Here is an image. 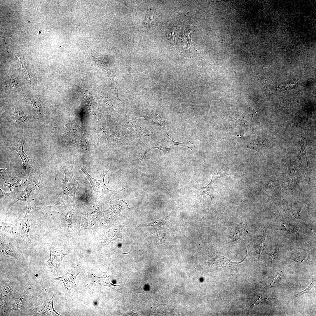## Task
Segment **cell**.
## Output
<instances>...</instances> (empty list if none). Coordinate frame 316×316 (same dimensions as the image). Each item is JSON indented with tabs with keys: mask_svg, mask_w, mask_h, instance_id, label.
Segmentation results:
<instances>
[{
	"mask_svg": "<svg viewBox=\"0 0 316 316\" xmlns=\"http://www.w3.org/2000/svg\"><path fill=\"white\" fill-rule=\"evenodd\" d=\"M212 178L209 183L205 187H201L200 197L201 200L203 195L206 194L210 197L212 200L214 202L215 195L213 188V184L217 180L222 177L230 174L228 172H224L221 171H211Z\"/></svg>",
	"mask_w": 316,
	"mask_h": 316,
	"instance_id": "obj_10",
	"label": "cell"
},
{
	"mask_svg": "<svg viewBox=\"0 0 316 316\" xmlns=\"http://www.w3.org/2000/svg\"><path fill=\"white\" fill-rule=\"evenodd\" d=\"M246 257V256L242 261L238 262H233L230 259L224 256L217 255L214 257L213 261L215 264L220 267L225 269L232 268L242 262Z\"/></svg>",
	"mask_w": 316,
	"mask_h": 316,
	"instance_id": "obj_13",
	"label": "cell"
},
{
	"mask_svg": "<svg viewBox=\"0 0 316 316\" xmlns=\"http://www.w3.org/2000/svg\"><path fill=\"white\" fill-rule=\"evenodd\" d=\"M265 233L266 231H265L263 235L260 237L257 241L256 253L259 257H260V254L261 251L263 249L265 246Z\"/></svg>",
	"mask_w": 316,
	"mask_h": 316,
	"instance_id": "obj_19",
	"label": "cell"
},
{
	"mask_svg": "<svg viewBox=\"0 0 316 316\" xmlns=\"http://www.w3.org/2000/svg\"><path fill=\"white\" fill-rule=\"evenodd\" d=\"M0 195L1 204H8V210L16 203V196L12 193L5 192L0 189Z\"/></svg>",
	"mask_w": 316,
	"mask_h": 316,
	"instance_id": "obj_14",
	"label": "cell"
},
{
	"mask_svg": "<svg viewBox=\"0 0 316 316\" xmlns=\"http://www.w3.org/2000/svg\"><path fill=\"white\" fill-rule=\"evenodd\" d=\"M161 140L160 142L152 147L151 150L157 148L162 151L165 154L167 152L172 149L173 147L176 145L187 147L192 150L191 147H191L194 143V142H192L189 140L186 142H183L174 141L170 138L166 131L165 132V137Z\"/></svg>",
	"mask_w": 316,
	"mask_h": 316,
	"instance_id": "obj_8",
	"label": "cell"
},
{
	"mask_svg": "<svg viewBox=\"0 0 316 316\" xmlns=\"http://www.w3.org/2000/svg\"><path fill=\"white\" fill-rule=\"evenodd\" d=\"M109 269L107 272H102V275L100 277L97 276L94 274L92 275L93 285L95 286L103 285L108 286L114 290L118 289V287L121 285H115L112 283L108 273Z\"/></svg>",
	"mask_w": 316,
	"mask_h": 316,
	"instance_id": "obj_12",
	"label": "cell"
},
{
	"mask_svg": "<svg viewBox=\"0 0 316 316\" xmlns=\"http://www.w3.org/2000/svg\"><path fill=\"white\" fill-rule=\"evenodd\" d=\"M79 168L90 182L93 190L94 195L95 197L98 199L110 200V197L112 195L119 193V192L116 190H109L104 183L105 176L110 169L105 173L101 179L97 180L92 178L82 167L80 166Z\"/></svg>",
	"mask_w": 316,
	"mask_h": 316,
	"instance_id": "obj_2",
	"label": "cell"
},
{
	"mask_svg": "<svg viewBox=\"0 0 316 316\" xmlns=\"http://www.w3.org/2000/svg\"><path fill=\"white\" fill-rule=\"evenodd\" d=\"M33 190L36 191V188L31 183L28 182L25 189L16 196V202L18 201H26L28 198L32 191Z\"/></svg>",
	"mask_w": 316,
	"mask_h": 316,
	"instance_id": "obj_15",
	"label": "cell"
},
{
	"mask_svg": "<svg viewBox=\"0 0 316 316\" xmlns=\"http://www.w3.org/2000/svg\"><path fill=\"white\" fill-rule=\"evenodd\" d=\"M159 239L160 241L163 240L166 236L167 232L166 231H163L159 232Z\"/></svg>",
	"mask_w": 316,
	"mask_h": 316,
	"instance_id": "obj_21",
	"label": "cell"
},
{
	"mask_svg": "<svg viewBox=\"0 0 316 316\" xmlns=\"http://www.w3.org/2000/svg\"><path fill=\"white\" fill-rule=\"evenodd\" d=\"M28 103L34 108L39 115H42L43 114V107L42 103L39 101H37L32 99L29 98L27 100Z\"/></svg>",
	"mask_w": 316,
	"mask_h": 316,
	"instance_id": "obj_17",
	"label": "cell"
},
{
	"mask_svg": "<svg viewBox=\"0 0 316 316\" xmlns=\"http://www.w3.org/2000/svg\"><path fill=\"white\" fill-rule=\"evenodd\" d=\"M55 297L54 292L51 298L46 299L40 306L36 308L27 309L28 315L33 316H61L54 309L53 303Z\"/></svg>",
	"mask_w": 316,
	"mask_h": 316,
	"instance_id": "obj_5",
	"label": "cell"
},
{
	"mask_svg": "<svg viewBox=\"0 0 316 316\" xmlns=\"http://www.w3.org/2000/svg\"><path fill=\"white\" fill-rule=\"evenodd\" d=\"M80 272L79 270L71 268L68 272L63 276L54 279L59 281L63 283L66 290V294L76 290L77 286L76 284L75 279L77 275Z\"/></svg>",
	"mask_w": 316,
	"mask_h": 316,
	"instance_id": "obj_9",
	"label": "cell"
},
{
	"mask_svg": "<svg viewBox=\"0 0 316 316\" xmlns=\"http://www.w3.org/2000/svg\"><path fill=\"white\" fill-rule=\"evenodd\" d=\"M26 211L24 216L20 222V234L23 241L26 243H29L31 242L29 236L31 225L28 220L29 213L32 210L36 209L35 202L32 201L28 200L26 202Z\"/></svg>",
	"mask_w": 316,
	"mask_h": 316,
	"instance_id": "obj_7",
	"label": "cell"
},
{
	"mask_svg": "<svg viewBox=\"0 0 316 316\" xmlns=\"http://www.w3.org/2000/svg\"><path fill=\"white\" fill-rule=\"evenodd\" d=\"M282 228L284 230L288 233H293L297 232L299 230L298 227L289 224L285 222L283 223Z\"/></svg>",
	"mask_w": 316,
	"mask_h": 316,
	"instance_id": "obj_20",
	"label": "cell"
},
{
	"mask_svg": "<svg viewBox=\"0 0 316 316\" xmlns=\"http://www.w3.org/2000/svg\"><path fill=\"white\" fill-rule=\"evenodd\" d=\"M281 277V275L280 274L279 275L276 276H275L273 278V281L274 282V283L278 281L279 280V279H280Z\"/></svg>",
	"mask_w": 316,
	"mask_h": 316,
	"instance_id": "obj_22",
	"label": "cell"
},
{
	"mask_svg": "<svg viewBox=\"0 0 316 316\" xmlns=\"http://www.w3.org/2000/svg\"><path fill=\"white\" fill-rule=\"evenodd\" d=\"M0 252L6 256L16 257V254L11 248L9 244L3 240L1 238L0 239Z\"/></svg>",
	"mask_w": 316,
	"mask_h": 316,
	"instance_id": "obj_16",
	"label": "cell"
},
{
	"mask_svg": "<svg viewBox=\"0 0 316 316\" xmlns=\"http://www.w3.org/2000/svg\"><path fill=\"white\" fill-rule=\"evenodd\" d=\"M0 178L4 181L3 186L8 187L10 191L16 196L27 186L28 180L24 177L13 176L10 168L7 166L0 169Z\"/></svg>",
	"mask_w": 316,
	"mask_h": 316,
	"instance_id": "obj_1",
	"label": "cell"
},
{
	"mask_svg": "<svg viewBox=\"0 0 316 316\" xmlns=\"http://www.w3.org/2000/svg\"><path fill=\"white\" fill-rule=\"evenodd\" d=\"M26 140L25 136H23L20 141L16 144L10 145L8 148L10 149L16 151L20 156L23 165V169L21 171L22 175L28 176L36 172L37 171L34 169L31 165L32 160L29 159L23 150V146Z\"/></svg>",
	"mask_w": 316,
	"mask_h": 316,
	"instance_id": "obj_4",
	"label": "cell"
},
{
	"mask_svg": "<svg viewBox=\"0 0 316 316\" xmlns=\"http://www.w3.org/2000/svg\"><path fill=\"white\" fill-rule=\"evenodd\" d=\"M58 163L65 174L62 184V195L61 201L69 199L74 201L75 193L79 188L78 183L73 177V171Z\"/></svg>",
	"mask_w": 316,
	"mask_h": 316,
	"instance_id": "obj_3",
	"label": "cell"
},
{
	"mask_svg": "<svg viewBox=\"0 0 316 316\" xmlns=\"http://www.w3.org/2000/svg\"><path fill=\"white\" fill-rule=\"evenodd\" d=\"M50 257L47 262L51 270V273L56 274L59 272L62 260L67 253L61 248L51 247Z\"/></svg>",
	"mask_w": 316,
	"mask_h": 316,
	"instance_id": "obj_6",
	"label": "cell"
},
{
	"mask_svg": "<svg viewBox=\"0 0 316 316\" xmlns=\"http://www.w3.org/2000/svg\"><path fill=\"white\" fill-rule=\"evenodd\" d=\"M7 121L13 126L19 127L27 125L29 122L27 114L17 107L15 108L13 114L8 118Z\"/></svg>",
	"mask_w": 316,
	"mask_h": 316,
	"instance_id": "obj_11",
	"label": "cell"
},
{
	"mask_svg": "<svg viewBox=\"0 0 316 316\" xmlns=\"http://www.w3.org/2000/svg\"><path fill=\"white\" fill-rule=\"evenodd\" d=\"M1 226L3 230L17 235L20 236L18 229L15 226L6 221L2 222Z\"/></svg>",
	"mask_w": 316,
	"mask_h": 316,
	"instance_id": "obj_18",
	"label": "cell"
}]
</instances>
